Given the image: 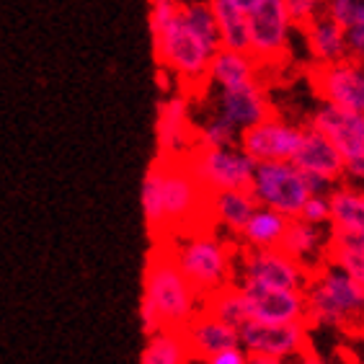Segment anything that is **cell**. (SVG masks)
<instances>
[{"label":"cell","mask_w":364,"mask_h":364,"mask_svg":"<svg viewBox=\"0 0 364 364\" xmlns=\"http://www.w3.org/2000/svg\"><path fill=\"white\" fill-rule=\"evenodd\" d=\"M202 294L176 264L168 245H155L142 274V333L150 336L161 328H183L202 310Z\"/></svg>","instance_id":"1"},{"label":"cell","mask_w":364,"mask_h":364,"mask_svg":"<svg viewBox=\"0 0 364 364\" xmlns=\"http://www.w3.org/2000/svg\"><path fill=\"white\" fill-rule=\"evenodd\" d=\"M168 245L171 256L186 274V279L194 284V289L202 294L218 292L225 284H230L235 277V256L238 248L225 240L212 225H202L194 230L171 235L168 240H158Z\"/></svg>","instance_id":"2"},{"label":"cell","mask_w":364,"mask_h":364,"mask_svg":"<svg viewBox=\"0 0 364 364\" xmlns=\"http://www.w3.org/2000/svg\"><path fill=\"white\" fill-rule=\"evenodd\" d=\"M305 321L318 328H346L364 323V287L349 272L323 264L305 287Z\"/></svg>","instance_id":"3"},{"label":"cell","mask_w":364,"mask_h":364,"mask_svg":"<svg viewBox=\"0 0 364 364\" xmlns=\"http://www.w3.org/2000/svg\"><path fill=\"white\" fill-rule=\"evenodd\" d=\"M153 163L158 166L163 220H166L163 240L210 225V191L202 189L189 166L183 161H161V158H155Z\"/></svg>","instance_id":"4"},{"label":"cell","mask_w":364,"mask_h":364,"mask_svg":"<svg viewBox=\"0 0 364 364\" xmlns=\"http://www.w3.org/2000/svg\"><path fill=\"white\" fill-rule=\"evenodd\" d=\"M153 55L155 65L166 68L178 80V88H183V93H194L202 85H210L207 73H210V60L215 52L204 47L183 26L181 18H176L161 34L153 36Z\"/></svg>","instance_id":"5"},{"label":"cell","mask_w":364,"mask_h":364,"mask_svg":"<svg viewBox=\"0 0 364 364\" xmlns=\"http://www.w3.org/2000/svg\"><path fill=\"white\" fill-rule=\"evenodd\" d=\"M183 163L189 166L194 178L202 183L204 191L225 189H251L256 161L251 155L235 147H194Z\"/></svg>","instance_id":"6"},{"label":"cell","mask_w":364,"mask_h":364,"mask_svg":"<svg viewBox=\"0 0 364 364\" xmlns=\"http://www.w3.org/2000/svg\"><path fill=\"white\" fill-rule=\"evenodd\" d=\"M251 194L261 207H272L284 218H300L302 204L308 202V186L302 171L292 161H261L251 181Z\"/></svg>","instance_id":"7"},{"label":"cell","mask_w":364,"mask_h":364,"mask_svg":"<svg viewBox=\"0 0 364 364\" xmlns=\"http://www.w3.org/2000/svg\"><path fill=\"white\" fill-rule=\"evenodd\" d=\"M310 269L292 259L287 251L277 248H238L235 277L238 282H259L269 287L305 289L310 282Z\"/></svg>","instance_id":"8"},{"label":"cell","mask_w":364,"mask_h":364,"mask_svg":"<svg viewBox=\"0 0 364 364\" xmlns=\"http://www.w3.org/2000/svg\"><path fill=\"white\" fill-rule=\"evenodd\" d=\"M292 28L294 23L284 0H264L248 14V52L261 68H272L287 60Z\"/></svg>","instance_id":"9"},{"label":"cell","mask_w":364,"mask_h":364,"mask_svg":"<svg viewBox=\"0 0 364 364\" xmlns=\"http://www.w3.org/2000/svg\"><path fill=\"white\" fill-rule=\"evenodd\" d=\"M155 147L161 161H183L196 147V127L191 122L189 93H168L158 101Z\"/></svg>","instance_id":"10"},{"label":"cell","mask_w":364,"mask_h":364,"mask_svg":"<svg viewBox=\"0 0 364 364\" xmlns=\"http://www.w3.org/2000/svg\"><path fill=\"white\" fill-rule=\"evenodd\" d=\"M238 336L240 346L248 354H269L284 362H292L297 354H302L310 346L308 321L267 323L248 318L238 328Z\"/></svg>","instance_id":"11"},{"label":"cell","mask_w":364,"mask_h":364,"mask_svg":"<svg viewBox=\"0 0 364 364\" xmlns=\"http://www.w3.org/2000/svg\"><path fill=\"white\" fill-rule=\"evenodd\" d=\"M313 91L326 104H336L351 112H364V63L343 57L336 63H313Z\"/></svg>","instance_id":"12"},{"label":"cell","mask_w":364,"mask_h":364,"mask_svg":"<svg viewBox=\"0 0 364 364\" xmlns=\"http://www.w3.org/2000/svg\"><path fill=\"white\" fill-rule=\"evenodd\" d=\"M302 140V127L284 122L279 117H267L259 124L240 132L238 147L251 155L253 161H292Z\"/></svg>","instance_id":"13"},{"label":"cell","mask_w":364,"mask_h":364,"mask_svg":"<svg viewBox=\"0 0 364 364\" xmlns=\"http://www.w3.org/2000/svg\"><path fill=\"white\" fill-rule=\"evenodd\" d=\"M245 294L248 318L267 323L305 321V289L269 287L259 282H238Z\"/></svg>","instance_id":"14"},{"label":"cell","mask_w":364,"mask_h":364,"mask_svg":"<svg viewBox=\"0 0 364 364\" xmlns=\"http://www.w3.org/2000/svg\"><path fill=\"white\" fill-rule=\"evenodd\" d=\"M310 127H316L318 132H323L338 147L343 161L364 153V112H351L343 106L321 101V106L310 117Z\"/></svg>","instance_id":"15"},{"label":"cell","mask_w":364,"mask_h":364,"mask_svg":"<svg viewBox=\"0 0 364 364\" xmlns=\"http://www.w3.org/2000/svg\"><path fill=\"white\" fill-rule=\"evenodd\" d=\"M218 112L223 114L225 119L232 122L240 132L248 127L259 124L267 117H272V104H269L267 91L261 80H248V83L232 85V88H220L218 98Z\"/></svg>","instance_id":"16"},{"label":"cell","mask_w":364,"mask_h":364,"mask_svg":"<svg viewBox=\"0 0 364 364\" xmlns=\"http://www.w3.org/2000/svg\"><path fill=\"white\" fill-rule=\"evenodd\" d=\"M292 163L305 173H316L328 178V181L338 183L343 178V155L338 153V147L318 132L316 127H302V140L297 153H294Z\"/></svg>","instance_id":"17"},{"label":"cell","mask_w":364,"mask_h":364,"mask_svg":"<svg viewBox=\"0 0 364 364\" xmlns=\"http://www.w3.org/2000/svg\"><path fill=\"white\" fill-rule=\"evenodd\" d=\"M181 331L183 336H186V343H189L191 357H199V359H210L218 351L230 349V346H240L238 328L230 326V323L220 321V318H215L204 308Z\"/></svg>","instance_id":"18"},{"label":"cell","mask_w":364,"mask_h":364,"mask_svg":"<svg viewBox=\"0 0 364 364\" xmlns=\"http://www.w3.org/2000/svg\"><path fill=\"white\" fill-rule=\"evenodd\" d=\"M279 248L287 251L300 264H305L310 272H316L328 259V235L321 230V225H313L302 218H292L287 223Z\"/></svg>","instance_id":"19"},{"label":"cell","mask_w":364,"mask_h":364,"mask_svg":"<svg viewBox=\"0 0 364 364\" xmlns=\"http://www.w3.org/2000/svg\"><path fill=\"white\" fill-rule=\"evenodd\" d=\"M259 207L251 189H225L210 194V225L220 228L232 238H240L245 223Z\"/></svg>","instance_id":"20"},{"label":"cell","mask_w":364,"mask_h":364,"mask_svg":"<svg viewBox=\"0 0 364 364\" xmlns=\"http://www.w3.org/2000/svg\"><path fill=\"white\" fill-rule=\"evenodd\" d=\"M305 36V47H308L313 63H336L349 57V47H346V28L336 23L328 14L318 16L310 23L300 28Z\"/></svg>","instance_id":"21"},{"label":"cell","mask_w":364,"mask_h":364,"mask_svg":"<svg viewBox=\"0 0 364 364\" xmlns=\"http://www.w3.org/2000/svg\"><path fill=\"white\" fill-rule=\"evenodd\" d=\"M259 73H261V65L256 63V57L251 52L220 47L215 49V55L210 60L207 80H210V85H218V88H232V85L256 80Z\"/></svg>","instance_id":"22"},{"label":"cell","mask_w":364,"mask_h":364,"mask_svg":"<svg viewBox=\"0 0 364 364\" xmlns=\"http://www.w3.org/2000/svg\"><path fill=\"white\" fill-rule=\"evenodd\" d=\"M289 218H284L282 212L272 210V207H256L253 215L245 223L243 232H240V245L245 248H277L284 238Z\"/></svg>","instance_id":"23"},{"label":"cell","mask_w":364,"mask_h":364,"mask_svg":"<svg viewBox=\"0 0 364 364\" xmlns=\"http://www.w3.org/2000/svg\"><path fill=\"white\" fill-rule=\"evenodd\" d=\"M331 230H364V191L336 183L328 191Z\"/></svg>","instance_id":"24"},{"label":"cell","mask_w":364,"mask_h":364,"mask_svg":"<svg viewBox=\"0 0 364 364\" xmlns=\"http://www.w3.org/2000/svg\"><path fill=\"white\" fill-rule=\"evenodd\" d=\"M191 349L181 328H161L147 336L140 364H186Z\"/></svg>","instance_id":"25"},{"label":"cell","mask_w":364,"mask_h":364,"mask_svg":"<svg viewBox=\"0 0 364 364\" xmlns=\"http://www.w3.org/2000/svg\"><path fill=\"white\" fill-rule=\"evenodd\" d=\"M207 3L218 23L220 47L248 52V14H243L232 0H207Z\"/></svg>","instance_id":"26"},{"label":"cell","mask_w":364,"mask_h":364,"mask_svg":"<svg viewBox=\"0 0 364 364\" xmlns=\"http://www.w3.org/2000/svg\"><path fill=\"white\" fill-rule=\"evenodd\" d=\"M202 308L207 310V313H212L215 318H220V321L235 326V328H240V326L248 321L245 294L238 282H230V284H225V287L218 289V292L207 294L202 302Z\"/></svg>","instance_id":"27"},{"label":"cell","mask_w":364,"mask_h":364,"mask_svg":"<svg viewBox=\"0 0 364 364\" xmlns=\"http://www.w3.org/2000/svg\"><path fill=\"white\" fill-rule=\"evenodd\" d=\"M178 18L204 47H210L212 52L220 49L218 23H215V16H212V8L207 0H186V3H181L178 6Z\"/></svg>","instance_id":"28"},{"label":"cell","mask_w":364,"mask_h":364,"mask_svg":"<svg viewBox=\"0 0 364 364\" xmlns=\"http://www.w3.org/2000/svg\"><path fill=\"white\" fill-rule=\"evenodd\" d=\"M142 212H145L147 230L155 240H163L166 235V220H163V199H161V181H158V166L150 163L145 178H142Z\"/></svg>","instance_id":"29"},{"label":"cell","mask_w":364,"mask_h":364,"mask_svg":"<svg viewBox=\"0 0 364 364\" xmlns=\"http://www.w3.org/2000/svg\"><path fill=\"white\" fill-rule=\"evenodd\" d=\"M238 140L240 129L220 112L212 114L202 127H196V147H235Z\"/></svg>","instance_id":"30"},{"label":"cell","mask_w":364,"mask_h":364,"mask_svg":"<svg viewBox=\"0 0 364 364\" xmlns=\"http://www.w3.org/2000/svg\"><path fill=\"white\" fill-rule=\"evenodd\" d=\"M326 14L343 28L364 23V0H326Z\"/></svg>","instance_id":"31"},{"label":"cell","mask_w":364,"mask_h":364,"mask_svg":"<svg viewBox=\"0 0 364 364\" xmlns=\"http://www.w3.org/2000/svg\"><path fill=\"white\" fill-rule=\"evenodd\" d=\"M284 6H287L294 28H302L305 23L326 14V0H284Z\"/></svg>","instance_id":"32"},{"label":"cell","mask_w":364,"mask_h":364,"mask_svg":"<svg viewBox=\"0 0 364 364\" xmlns=\"http://www.w3.org/2000/svg\"><path fill=\"white\" fill-rule=\"evenodd\" d=\"M302 220H308L313 225H326L331 220V204H328V194H310L308 202L302 204L300 212Z\"/></svg>","instance_id":"33"},{"label":"cell","mask_w":364,"mask_h":364,"mask_svg":"<svg viewBox=\"0 0 364 364\" xmlns=\"http://www.w3.org/2000/svg\"><path fill=\"white\" fill-rule=\"evenodd\" d=\"M346 47H349V57L364 63V23L346 28Z\"/></svg>","instance_id":"34"},{"label":"cell","mask_w":364,"mask_h":364,"mask_svg":"<svg viewBox=\"0 0 364 364\" xmlns=\"http://www.w3.org/2000/svg\"><path fill=\"white\" fill-rule=\"evenodd\" d=\"M245 349L243 346H230V349L218 351V354H212L207 359V364H245Z\"/></svg>","instance_id":"35"},{"label":"cell","mask_w":364,"mask_h":364,"mask_svg":"<svg viewBox=\"0 0 364 364\" xmlns=\"http://www.w3.org/2000/svg\"><path fill=\"white\" fill-rule=\"evenodd\" d=\"M343 178H351V181L364 183V153L343 161Z\"/></svg>","instance_id":"36"},{"label":"cell","mask_w":364,"mask_h":364,"mask_svg":"<svg viewBox=\"0 0 364 364\" xmlns=\"http://www.w3.org/2000/svg\"><path fill=\"white\" fill-rule=\"evenodd\" d=\"M302 178H305V186H308L310 194H328L336 183L328 181V178H323V176H316V173H305L302 171Z\"/></svg>","instance_id":"37"},{"label":"cell","mask_w":364,"mask_h":364,"mask_svg":"<svg viewBox=\"0 0 364 364\" xmlns=\"http://www.w3.org/2000/svg\"><path fill=\"white\" fill-rule=\"evenodd\" d=\"M245 354H248V351H245ZM245 364H287V362L279 357H269V354H248Z\"/></svg>","instance_id":"38"},{"label":"cell","mask_w":364,"mask_h":364,"mask_svg":"<svg viewBox=\"0 0 364 364\" xmlns=\"http://www.w3.org/2000/svg\"><path fill=\"white\" fill-rule=\"evenodd\" d=\"M292 364H328L323 357H318V354H313V351H302V354H297V357L292 359Z\"/></svg>","instance_id":"39"},{"label":"cell","mask_w":364,"mask_h":364,"mask_svg":"<svg viewBox=\"0 0 364 364\" xmlns=\"http://www.w3.org/2000/svg\"><path fill=\"white\" fill-rule=\"evenodd\" d=\"M232 3H235V6H238L243 14H251V11H256V8H259L264 0H232Z\"/></svg>","instance_id":"40"},{"label":"cell","mask_w":364,"mask_h":364,"mask_svg":"<svg viewBox=\"0 0 364 364\" xmlns=\"http://www.w3.org/2000/svg\"><path fill=\"white\" fill-rule=\"evenodd\" d=\"M186 364H207V359H199V357H191Z\"/></svg>","instance_id":"41"},{"label":"cell","mask_w":364,"mask_h":364,"mask_svg":"<svg viewBox=\"0 0 364 364\" xmlns=\"http://www.w3.org/2000/svg\"><path fill=\"white\" fill-rule=\"evenodd\" d=\"M359 282H362V287H364V274H362V277H359Z\"/></svg>","instance_id":"42"},{"label":"cell","mask_w":364,"mask_h":364,"mask_svg":"<svg viewBox=\"0 0 364 364\" xmlns=\"http://www.w3.org/2000/svg\"><path fill=\"white\" fill-rule=\"evenodd\" d=\"M178 3H186V0H178Z\"/></svg>","instance_id":"43"}]
</instances>
